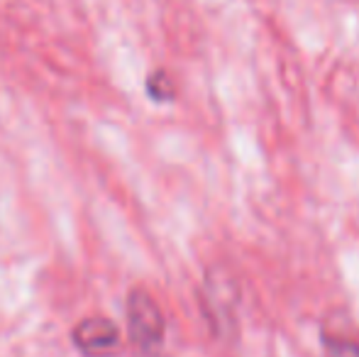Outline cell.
I'll return each instance as SVG.
<instances>
[{
  "label": "cell",
  "instance_id": "obj_1",
  "mask_svg": "<svg viewBox=\"0 0 359 357\" xmlns=\"http://www.w3.org/2000/svg\"><path fill=\"white\" fill-rule=\"evenodd\" d=\"M128 325L130 338L142 353L151 355L164 345V314L159 304L144 289H133L128 296Z\"/></svg>",
  "mask_w": 359,
  "mask_h": 357
},
{
  "label": "cell",
  "instance_id": "obj_2",
  "mask_svg": "<svg viewBox=\"0 0 359 357\" xmlns=\"http://www.w3.org/2000/svg\"><path fill=\"white\" fill-rule=\"evenodd\" d=\"M240 301L237 284L225 269H213L205 274L203 284V306L208 314L210 323L217 330H232L235 328V311Z\"/></svg>",
  "mask_w": 359,
  "mask_h": 357
},
{
  "label": "cell",
  "instance_id": "obj_3",
  "mask_svg": "<svg viewBox=\"0 0 359 357\" xmlns=\"http://www.w3.org/2000/svg\"><path fill=\"white\" fill-rule=\"evenodd\" d=\"M72 338L86 357H113L120 350V330L105 316L83 318L74 328Z\"/></svg>",
  "mask_w": 359,
  "mask_h": 357
},
{
  "label": "cell",
  "instance_id": "obj_4",
  "mask_svg": "<svg viewBox=\"0 0 359 357\" xmlns=\"http://www.w3.org/2000/svg\"><path fill=\"white\" fill-rule=\"evenodd\" d=\"M147 93H149V98L156 100V103H169V100H174L176 88H174V83H171L169 74L154 72L147 79Z\"/></svg>",
  "mask_w": 359,
  "mask_h": 357
},
{
  "label": "cell",
  "instance_id": "obj_5",
  "mask_svg": "<svg viewBox=\"0 0 359 357\" xmlns=\"http://www.w3.org/2000/svg\"><path fill=\"white\" fill-rule=\"evenodd\" d=\"M325 357H359V343L345 335H325Z\"/></svg>",
  "mask_w": 359,
  "mask_h": 357
}]
</instances>
